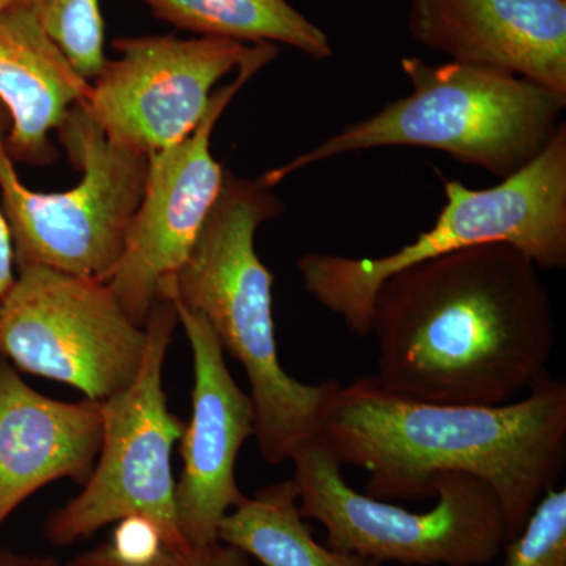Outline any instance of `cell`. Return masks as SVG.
Listing matches in <instances>:
<instances>
[{
  "mask_svg": "<svg viewBox=\"0 0 566 566\" xmlns=\"http://www.w3.org/2000/svg\"><path fill=\"white\" fill-rule=\"evenodd\" d=\"M539 268L483 244L412 264L376 292V385L433 405L497 406L547 378L556 344Z\"/></svg>",
  "mask_w": 566,
  "mask_h": 566,
  "instance_id": "6da1fadb",
  "label": "cell"
},
{
  "mask_svg": "<svg viewBox=\"0 0 566 566\" xmlns=\"http://www.w3.org/2000/svg\"><path fill=\"white\" fill-rule=\"evenodd\" d=\"M314 438L342 465L370 474L379 501L434 497L436 479L474 475L491 486L516 538L566 460V385L547 378L523 400L433 405L387 392L371 378L327 381Z\"/></svg>",
  "mask_w": 566,
  "mask_h": 566,
  "instance_id": "7a4b0ae2",
  "label": "cell"
},
{
  "mask_svg": "<svg viewBox=\"0 0 566 566\" xmlns=\"http://www.w3.org/2000/svg\"><path fill=\"white\" fill-rule=\"evenodd\" d=\"M282 200L259 178L226 172L221 193L188 259L159 285V297H174L207 319L223 353L248 375L255 412V438L270 464L290 461L314 438L327 381L311 386L283 370L273 316L274 275L255 249L263 222L281 218Z\"/></svg>",
  "mask_w": 566,
  "mask_h": 566,
  "instance_id": "3957f363",
  "label": "cell"
},
{
  "mask_svg": "<svg viewBox=\"0 0 566 566\" xmlns=\"http://www.w3.org/2000/svg\"><path fill=\"white\" fill-rule=\"evenodd\" d=\"M411 93L312 150L263 175L270 188L305 167L348 153L420 147L447 153L505 180L528 166L556 136L566 99L535 82L468 63L430 65L401 59Z\"/></svg>",
  "mask_w": 566,
  "mask_h": 566,
  "instance_id": "277c9868",
  "label": "cell"
},
{
  "mask_svg": "<svg viewBox=\"0 0 566 566\" xmlns=\"http://www.w3.org/2000/svg\"><path fill=\"white\" fill-rule=\"evenodd\" d=\"M438 221L412 243L378 259L311 252L297 270L305 292L344 319L354 334H371V312L381 283L412 264L483 244H509L539 270L566 266V126L534 161L493 188L444 182Z\"/></svg>",
  "mask_w": 566,
  "mask_h": 566,
  "instance_id": "5b68a950",
  "label": "cell"
},
{
  "mask_svg": "<svg viewBox=\"0 0 566 566\" xmlns=\"http://www.w3.org/2000/svg\"><path fill=\"white\" fill-rule=\"evenodd\" d=\"M9 132L10 115L0 103V193L14 266L109 281L139 208L148 156L111 140L80 103L55 133L82 180L69 191L36 192L14 170Z\"/></svg>",
  "mask_w": 566,
  "mask_h": 566,
  "instance_id": "8992f818",
  "label": "cell"
},
{
  "mask_svg": "<svg viewBox=\"0 0 566 566\" xmlns=\"http://www.w3.org/2000/svg\"><path fill=\"white\" fill-rule=\"evenodd\" d=\"M290 461L301 515L322 524L331 549L381 564L485 566L509 543L497 495L474 475H439L434 509L415 513L353 490L342 464L315 438L297 447Z\"/></svg>",
  "mask_w": 566,
  "mask_h": 566,
  "instance_id": "52a82bcc",
  "label": "cell"
},
{
  "mask_svg": "<svg viewBox=\"0 0 566 566\" xmlns=\"http://www.w3.org/2000/svg\"><path fill=\"white\" fill-rule=\"evenodd\" d=\"M178 316L159 297L145 323L147 346L136 379L102 401L98 460L76 497L54 510L43 534L55 547L74 545L104 526L140 516L159 527L169 547L188 545L177 524L172 450L186 423L170 412L163 385L164 363Z\"/></svg>",
  "mask_w": 566,
  "mask_h": 566,
  "instance_id": "ba28073f",
  "label": "cell"
},
{
  "mask_svg": "<svg viewBox=\"0 0 566 566\" xmlns=\"http://www.w3.org/2000/svg\"><path fill=\"white\" fill-rule=\"evenodd\" d=\"M145 346L106 282L22 268L0 303V356L99 403L136 379Z\"/></svg>",
  "mask_w": 566,
  "mask_h": 566,
  "instance_id": "9c48e42d",
  "label": "cell"
},
{
  "mask_svg": "<svg viewBox=\"0 0 566 566\" xmlns=\"http://www.w3.org/2000/svg\"><path fill=\"white\" fill-rule=\"evenodd\" d=\"M279 55V46L260 43L237 70V77L212 93L199 128L180 144L148 156L147 178L120 260L107 286L137 326H145L159 285L180 271L211 208L221 193L226 170L211 155L216 123L249 81Z\"/></svg>",
  "mask_w": 566,
  "mask_h": 566,
  "instance_id": "30bf717a",
  "label": "cell"
},
{
  "mask_svg": "<svg viewBox=\"0 0 566 566\" xmlns=\"http://www.w3.org/2000/svg\"><path fill=\"white\" fill-rule=\"evenodd\" d=\"M112 44L120 57L104 63L82 107L111 140L151 156L199 128L214 85L260 43L147 35Z\"/></svg>",
  "mask_w": 566,
  "mask_h": 566,
  "instance_id": "8fae6325",
  "label": "cell"
},
{
  "mask_svg": "<svg viewBox=\"0 0 566 566\" xmlns=\"http://www.w3.org/2000/svg\"><path fill=\"white\" fill-rule=\"evenodd\" d=\"M167 300L177 311L193 363L192 417L181 438L175 510L185 542L202 546L218 542L219 524L243 495L234 469L240 450L255 434V412L251 395L230 375L207 319L174 297Z\"/></svg>",
  "mask_w": 566,
  "mask_h": 566,
  "instance_id": "7c38bea8",
  "label": "cell"
},
{
  "mask_svg": "<svg viewBox=\"0 0 566 566\" xmlns=\"http://www.w3.org/2000/svg\"><path fill=\"white\" fill-rule=\"evenodd\" d=\"M406 29L449 62L505 71L566 99V0H408Z\"/></svg>",
  "mask_w": 566,
  "mask_h": 566,
  "instance_id": "4fadbf2b",
  "label": "cell"
},
{
  "mask_svg": "<svg viewBox=\"0 0 566 566\" xmlns=\"http://www.w3.org/2000/svg\"><path fill=\"white\" fill-rule=\"evenodd\" d=\"M102 441L99 401L44 397L0 356V527L41 488L63 479L84 485Z\"/></svg>",
  "mask_w": 566,
  "mask_h": 566,
  "instance_id": "5bb4252c",
  "label": "cell"
},
{
  "mask_svg": "<svg viewBox=\"0 0 566 566\" xmlns=\"http://www.w3.org/2000/svg\"><path fill=\"white\" fill-rule=\"evenodd\" d=\"M88 91L91 81L48 35L31 6L0 11V103L10 115L6 147L13 161L54 163L51 133Z\"/></svg>",
  "mask_w": 566,
  "mask_h": 566,
  "instance_id": "9a60e30c",
  "label": "cell"
},
{
  "mask_svg": "<svg viewBox=\"0 0 566 566\" xmlns=\"http://www.w3.org/2000/svg\"><path fill=\"white\" fill-rule=\"evenodd\" d=\"M218 538L264 566H385L316 542L301 515L292 479L263 488L252 497L241 495L219 524Z\"/></svg>",
  "mask_w": 566,
  "mask_h": 566,
  "instance_id": "2e32d148",
  "label": "cell"
},
{
  "mask_svg": "<svg viewBox=\"0 0 566 566\" xmlns=\"http://www.w3.org/2000/svg\"><path fill=\"white\" fill-rule=\"evenodd\" d=\"M158 20L199 36L293 48L315 61L333 55L326 32L289 0H140Z\"/></svg>",
  "mask_w": 566,
  "mask_h": 566,
  "instance_id": "e0dca14e",
  "label": "cell"
},
{
  "mask_svg": "<svg viewBox=\"0 0 566 566\" xmlns=\"http://www.w3.org/2000/svg\"><path fill=\"white\" fill-rule=\"evenodd\" d=\"M32 9L74 69L92 81L107 61L99 0H32Z\"/></svg>",
  "mask_w": 566,
  "mask_h": 566,
  "instance_id": "ac0fdd59",
  "label": "cell"
},
{
  "mask_svg": "<svg viewBox=\"0 0 566 566\" xmlns=\"http://www.w3.org/2000/svg\"><path fill=\"white\" fill-rule=\"evenodd\" d=\"M506 566H566V490H547L523 531L504 546Z\"/></svg>",
  "mask_w": 566,
  "mask_h": 566,
  "instance_id": "d6986e66",
  "label": "cell"
},
{
  "mask_svg": "<svg viewBox=\"0 0 566 566\" xmlns=\"http://www.w3.org/2000/svg\"><path fill=\"white\" fill-rule=\"evenodd\" d=\"M65 566H252L251 558L238 547L218 542L208 545L164 546L153 560L142 565H128L115 558L106 545L85 551Z\"/></svg>",
  "mask_w": 566,
  "mask_h": 566,
  "instance_id": "ffe728a7",
  "label": "cell"
},
{
  "mask_svg": "<svg viewBox=\"0 0 566 566\" xmlns=\"http://www.w3.org/2000/svg\"><path fill=\"white\" fill-rule=\"evenodd\" d=\"M164 536L150 520L140 516L118 521L107 549L115 558L128 565H142L153 560L163 547Z\"/></svg>",
  "mask_w": 566,
  "mask_h": 566,
  "instance_id": "44dd1931",
  "label": "cell"
},
{
  "mask_svg": "<svg viewBox=\"0 0 566 566\" xmlns=\"http://www.w3.org/2000/svg\"><path fill=\"white\" fill-rule=\"evenodd\" d=\"M14 279L17 274H14L13 244H11L9 223L0 208V300L10 292Z\"/></svg>",
  "mask_w": 566,
  "mask_h": 566,
  "instance_id": "7402d4cb",
  "label": "cell"
},
{
  "mask_svg": "<svg viewBox=\"0 0 566 566\" xmlns=\"http://www.w3.org/2000/svg\"><path fill=\"white\" fill-rule=\"evenodd\" d=\"M0 566H65L52 556H32V554L14 553L0 549Z\"/></svg>",
  "mask_w": 566,
  "mask_h": 566,
  "instance_id": "603a6c76",
  "label": "cell"
},
{
  "mask_svg": "<svg viewBox=\"0 0 566 566\" xmlns=\"http://www.w3.org/2000/svg\"><path fill=\"white\" fill-rule=\"evenodd\" d=\"M18 6H31L32 7V0H0V11L13 9V7H18Z\"/></svg>",
  "mask_w": 566,
  "mask_h": 566,
  "instance_id": "cb8c5ba5",
  "label": "cell"
}]
</instances>
